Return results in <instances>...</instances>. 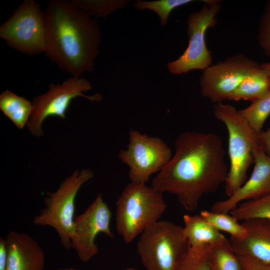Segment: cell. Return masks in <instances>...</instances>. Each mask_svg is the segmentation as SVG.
I'll use <instances>...</instances> for the list:
<instances>
[{"instance_id":"6da1fadb","label":"cell","mask_w":270,"mask_h":270,"mask_svg":"<svg viewBox=\"0 0 270 270\" xmlns=\"http://www.w3.org/2000/svg\"><path fill=\"white\" fill-rule=\"evenodd\" d=\"M174 146V154L153 178L151 187L174 194L185 210L194 211L202 196L216 191L226 180L222 141L213 132L186 131Z\"/></svg>"},{"instance_id":"7a4b0ae2","label":"cell","mask_w":270,"mask_h":270,"mask_svg":"<svg viewBox=\"0 0 270 270\" xmlns=\"http://www.w3.org/2000/svg\"><path fill=\"white\" fill-rule=\"evenodd\" d=\"M44 11L48 29L46 56L72 76L92 72L102 38L96 19L66 0H50Z\"/></svg>"},{"instance_id":"3957f363","label":"cell","mask_w":270,"mask_h":270,"mask_svg":"<svg viewBox=\"0 0 270 270\" xmlns=\"http://www.w3.org/2000/svg\"><path fill=\"white\" fill-rule=\"evenodd\" d=\"M166 208L162 193L146 183L130 182L116 202V226L126 244L159 220Z\"/></svg>"},{"instance_id":"277c9868","label":"cell","mask_w":270,"mask_h":270,"mask_svg":"<svg viewBox=\"0 0 270 270\" xmlns=\"http://www.w3.org/2000/svg\"><path fill=\"white\" fill-rule=\"evenodd\" d=\"M213 113L226 126L228 134L230 166L225 182V192L231 196L245 182L247 172L254 163L253 146L259 144L257 134L233 106L216 103Z\"/></svg>"},{"instance_id":"5b68a950","label":"cell","mask_w":270,"mask_h":270,"mask_svg":"<svg viewBox=\"0 0 270 270\" xmlns=\"http://www.w3.org/2000/svg\"><path fill=\"white\" fill-rule=\"evenodd\" d=\"M189 248L184 227L166 220L148 226L136 244L146 270H178Z\"/></svg>"},{"instance_id":"8992f818","label":"cell","mask_w":270,"mask_h":270,"mask_svg":"<svg viewBox=\"0 0 270 270\" xmlns=\"http://www.w3.org/2000/svg\"><path fill=\"white\" fill-rule=\"evenodd\" d=\"M94 176L93 172L89 169L74 170L56 190L48 192L44 198V206L32 218L35 225L53 228L66 250L70 248L76 196L82 186Z\"/></svg>"},{"instance_id":"52a82bcc","label":"cell","mask_w":270,"mask_h":270,"mask_svg":"<svg viewBox=\"0 0 270 270\" xmlns=\"http://www.w3.org/2000/svg\"><path fill=\"white\" fill-rule=\"evenodd\" d=\"M47 37L44 11L34 0H24L0 26V38L10 47L30 56L45 53Z\"/></svg>"},{"instance_id":"ba28073f","label":"cell","mask_w":270,"mask_h":270,"mask_svg":"<svg viewBox=\"0 0 270 270\" xmlns=\"http://www.w3.org/2000/svg\"><path fill=\"white\" fill-rule=\"evenodd\" d=\"M92 88L90 82L86 79L72 76L61 84H50L46 93L34 97L32 102V112L26 124L32 134L36 136L44 135L42 123L49 116L64 119L72 101L78 96L92 102L100 101L102 98L99 94L91 96L84 94Z\"/></svg>"},{"instance_id":"9c48e42d","label":"cell","mask_w":270,"mask_h":270,"mask_svg":"<svg viewBox=\"0 0 270 270\" xmlns=\"http://www.w3.org/2000/svg\"><path fill=\"white\" fill-rule=\"evenodd\" d=\"M206 4L200 10L191 12L187 20L188 45L176 60L167 64L174 74H186L196 70H204L212 64V58L207 48L205 35L209 28L217 23L216 15L220 10V0H202Z\"/></svg>"},{"instance_id":"30bf717a","label":"cell","mask_w":270,"mask_h":270,"mask_svg":"<svg viewBox=\"0 0 270 270\" xmlns=\"http://www.w3.org/2000/svg\"><path fill=\"white\" fill-rule=\"evenodd\" d=\"M118 156L129 166L130 182L143 183L152 174L160 172L172 158L170 148L160 138L132 129L129 132L127 148L120 150Z\"/></svg>"},{"instance_id":"8fae6325","label":"cell","mask_w":270,"mask_h":270,"mask_svg":"<svg viewBox=\"0 0 270 270\" xmlns=\"http://www.w3.org/2000/svg\"><path fill=\"white\" fill-rule=\"evenodd\" d=\"M259 65L242 54L212 64L200 78L202 96L213 102L228 100L243 79Z\"/></svg>"},{"instance_id":"7c38bea8","label":"cell","mask_w":270,"mask_h":270,"mask_svg":"<svg viewBox=\"0 0 270 270\" xmlns=\"http://www.w3.org/2000/svg\"><path fill=\"white\" fill-rule=\"evenodd\" d=\"M112 216L107 204L98 194L82 213L75 216L70 248L76 250L82 262L89 261L98 252L95 240L99 234L114 238L110 228Z\"/></svg>"},{"instance_id":"4fadbf2b","label":"cell","mask_w":270,"mask_h":270,"mask_svg":"<svg viewBox=\"0 0 270 270\" xmlns=\"http://www.w3.org/2000/svg\"><path fill=\"white\" fill-rule=\"evenodd\" d=\"M252 153L254 166L250 178L227 199L215 202L212 210L228 213L244 200L256 199L270 193V157L259 144L253 146Z\"/></svg>"},{"instance_id":"5bb4252c","label":"cell","mask_w":270,"mask_h":270,"mask_svg":"<svg viewBox=\"0 0 270 270\" xmlns=\"http://www.w3.org/2000/svg\"><path fill=\"white\" fill-rule=\"evenodd\" d=\"M6 270H44V254L39 244L26 233L10 231L5 238Z\"/></svg>"},{"instance_id":"9a60e30c","label":"cell","mask_w":270,"mask_h":270,"mask_svg":"<svg viewBox=\"0 0 270 270\" xmlns=\"http://www.w3.org/2000/svg\"><path fill=\"white\" fill-rule=\"evenodd\" d=\"M246 231L242 239L231 238V246L236 254L250 257L270 266V221L252 218L242 223Z\"/></svg>"},{"instance_id":"2e32d148","label":"cell","mask_w":270,"mask_h":270,"mask_svg":"<svg viewBox=\"0 0 270 270\" xmlns=\"http://www.w3.org/2000/svg\"><path fill=\"white\" fill-rule=\"evenodd\" d=\"M183 220L184 231L190 247L210 245L226 238L200 214H184Z\"/></svg>"},{"instance_id":"e0dca14e","label":"cell","mask_w":270,"mask_h":270,"mask_svg":"<svg viewBox=\"0 0 270 270\" xmlns=\"http://www.w3.org/2000/svg\"><path fill=\"white\" fill-rule=\"evenodd\" d=\"M270 91V80L260 64L254 69L232 93L228 100L253 102Z\"/></svg>"},{"instance_id":"ac0fdd59","label":"cell","mask_w":270,"mask_h":270,"mask_svg":"<svg viewBox=\"0 0 270 270\" xmlns=\"http://www.w3.org/2000/svg\"><path fill=\"white\" fill-rule=\"evenodd\" d=\"M0 109L4 116L21 130L28 122L32 104L26 98L6 90L0 95Z\"/></svg>"},{"instance_id":"d6986e66","label":"cell","mask_w":270,"mask_h":270,"mask_svg":"<svg viewBox=\"0 0 270 270\" xmlns=\"http://www.w3.org/2000/svg\"><path fill=\"white\" fill-rule=\"evenodd\" d=\"M210 270H245L226 238L210 244Z\"/></svg>"},{"instance_id":"ffe728a7","label":"cell","mask_w":270,"mask_h":270,"mask_svg":"<svg viewBox=\"0 0 270 270\" xmlns=\"http://www.w3.org/2000/svg\"><path fill=\"white\" fill-rule=\"evenodd\" d=\"M237 220L264 218L270 221V193L260 198L244 201L230 212Z\"/></svg>"},{"instance_id":"44dd1931","label":"cell","mask_w":270,"mask_h":270,"mask_svg":"<svg viewBox=\"0 0 270 270\" xmlns=\"http://www.w3.org/2000/svg\"><path fill=\"white\" fill-rule=\"evenodd\" d=\"M200 216L210 224L218 230L228 233L231 238L242 239L246 234V231L231 214L228 213L216 212L212 210H202Z\"/></svg>"},{"instance_id":"7402d4cb","label":"cell","mask_w":270,"mask_h":270,"mask_svg":"<svg viewBox=\"0 0 270 270\" xmlns=\"http://www.w3.org/2000/svg\"><path fill=\"white\" fill-rule=\"evenodd\" d=\"M238 111L252 128L256 134L260 132L270 114V91L262 98L252 102L247 108Z\"/></svg>"},{"instance_id":"603a6c76","label":"cell","mask_w":270,"mask_h":270,"mask_svg":"<svg viewBox=\"0 0 270 270\" xmlns=\"http://www.w3.org/2000/svg\"><path fill=\"white\" fill-rule=\"evenodd\" d=\"M72 3L89 17L105 18L118 9L128 6L126 0H71Z\"/></svg>"},{"instance_id":"cb8c5ba5","label":"cell","mask_w":270,"mask_h":270,"mask_svg":"<svg viewBox=\"0 0 270 270\" xmlns=\"http://www.w3.org/2000/svg\"><path fill=\"white\" fill-rule=\"evenodd\" d=\"M194 2L192 0H160L151 2L136 0L133 6L138 10L149 9L157 14L162 26L166 25L172 11L178 7Z\"/></svg>"},{"instance_id":"d4e9b609","label":"cell","mask_w":270,"mask_h":270,"mask_svg":"<svg viewBox=\"0 0 270 270\" xmlns=\"http://www.w3.org/2000/svg\"><path fill=\"white\" fill-rule=\"evenodd\" d=\"M210 246L190 247L178 270H210Z\"/></svg>"},{"instance_id":"484cf974","label":"cell","mask_w":270,"mask_h":270,"mask_svg":"<svg viewBox=\"0 0 270 270\" xmlns=\"http://www.w3.org/2000/svg\"><path fill=\"white\" fill-rule=\"evenodd\" d=\"M256 38L265 54L270 58V0L266 1L260 18Z\"/></svg>"},{"instance_id":"4316f807","label":"cell","mask_w":270,"mask_h":270,"mask_svg":"<svg viewBox=\"0 0 270 270\" xmlns=\"http://www.w3.org/2000/svg\"><path fill=\"white\" fill-rule=\"evenodd\" d=\"M238 256L245 270H270V266L266 265L250 257L240 255Z\"/></svg>"},{"instance_id":"83f0119b","label":"cell","mask_w":270,"mask_h":270,"mask_svg":"<svg viewBox=\"0 0 270 270\" xmlns=\"http://www.w3.org/2000/svg\"><path fill=\"white\" fill-rule=\"evenodd\" d=\"M260 145L264 152L270 157V128L257 134Z\"/></svg>"},{"instance_id":"f1b7e54d","label":"cell","mask_w":270,"mask_h":270,"mask_svg":"<svg viewBox=\"0 0 270 270\" xmlns=\"http://www.w3.org/2000/svg\"><path fill=\"white\" fill-rule=\"evenodd\" d=\"M260 66L266 72L270 80V62L260 64Z\"/></svg>"},{"instance_id":"f546056e","label":"cell","mask_w":270,"mask_h":270,"mask_svg":"<svg viewBox=\"0 0 270 270\" xmlns=\"http://www.w3.org/2000/svg\"><path fill=\"white\" fill-rule=\"evenodd\" d=\"M56 270H77L72 268H59Z\"/></svg>"},{"instance_id":"4dcf8cb0","label":"cell","mask_w":270,"mask_h":270,"mask_svg":"<svg viewBox=\"0 0 270 270\" xmlns=\"http://www.w3.org/2000/svg\"><path fill=\"white\" fill-rule=\"evenodd\" d=\"M121 270H138L134 268L129 267V268H124Z\"/></svg>"}]
</instances>
